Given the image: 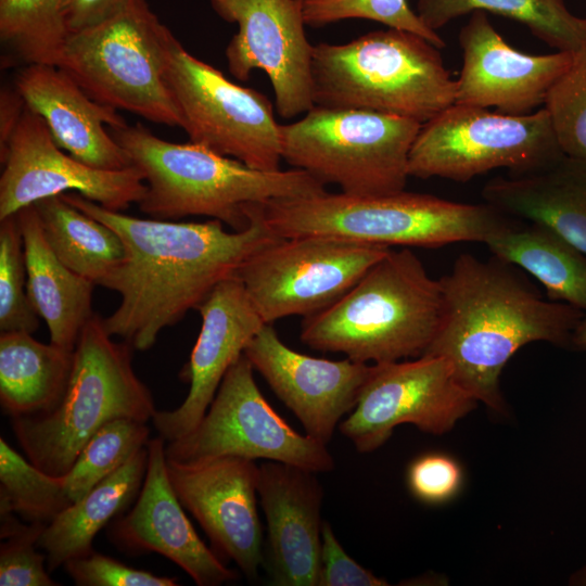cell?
I'll list each match as a JSON object with an SVG mask.
<instances>
[{
	"label": "cell",
	"instance_id": "obj_1",
	"mask_svg": "<svg viewBox=\"0 0 586 586\" xmlns=\"http://www.w3.org/2000/svg\"><path fill=\"white\" fill-rule=\"evenodd\" d=\"M61 195L112 228L123 241V262L100 284L120 295L119 305L103 323L110 335L119 336L137 351L151 348L165 328L196 309L251 255L280 239L263 218V203L246 206V229L227 231L217 219L180 222L139 218L105 208L76 192Z\"/></svg>",
	"mask_w": 586,
	"mask_h": 586
},
{
	"label": "cell",
	"instance_id": "obj_2",
	"mask_svg": "<svg viewBox=\"0 0 586 586\" xmlns=\"http://www.w3.org/2000/svg\"><path fill=\"white\" fill-rule=\"evenodd\" d=\"M440 280L443 313L423 355L443 356L461 385L492 409L505 408L500 373L522 346L536 341L571 345L584 311L545 300L498 258L459 255Z\"/></svg>",
	"mask_w": 586,
	"mask_h": 586
},
{
	"label": "cell",
	"instance_id": "obj_3",
	"mask_svg": "<svg viewBox=\"0 0 586 586\" xmlns=\"http://www.w3.org/2000/svg\"><path fill=\"white\" fill-rule=\"evenodd\" d=\"M109 130L143 176L146 190L138 205L151 218L207 216L241 231L250 225L249 204L326 191L305 170L256 169L191 141L161 139L140 123Z\"/></svg>",
	"mask_w": 586,
	"mask_h": 586
},
{
	"label": "cell",
	"instance_id": "obj_4",
	"mask_svg": "<svg viewBox=\"0 0 586 586\" xmlns=\"http://www.w3.org/2000/svg\"><path fill=\"white\" fill-rule=\"evenodd\" d=\"M443 313L440 280L410 250L392 251L340 300L304 318L301 341L365 364L420 357Z\"/></svg>",
	"mask_w": 586,
	"mask_h": 586
},
{
	"label": "cell",
	"instance_id": "obj_5",
	"mask_svg": "<svg viewBox=\"0 0 586 586\" xmlns=\"http://www.w3.org/2000/svg\"><path fill=\"white\" fill-rule=\"evenodd\" d=\"M280 238L326 235L391 247L485 242L510 219L492 205L467 204L405 190L381 195L329 193L262 204Z\"/></svg>",
	"mask_w": 586,
	"mask_h": 586
},
{
	"label": "cell",
	"instance_id": "obj_6",
	"mask_svg": "<svg viewBox=\"0 0 586 586\" xmlns=\"http://www.w3.org/2000/svg\"><path fill=\"white\" fill-rule=\"evenodd\" d=\"M311 79L316 106L372 111L420 124L453 105L457 91L438 48L395 28L342 44L313 46Z\"/></svg>",
	"mask_w": 586,
	"mask_h": 586
},
{
	"label": "cell",
	"instance_id": "obj_7",
	"mask_svg": "<svg viewBox=\"0 0 586 586\" xmlns=\"http://www.w3.org/2000/svg\"><path fill=\"white\" fill-rule=\"evenodd\" d=\"M127 342L117 343L95 314L74 348L65 392L49 411L12 418V430L26 458L50 475L62 477L105 423L117 418L146 422L156 408L137 377Z\"/></svg>",
	"mask_w": 586,
	"mask_h": 586
},
{
	"label": "cell",
	"instance_id": "obj_8",
	"mask_svg": "<svg viewBox=\"0 0 586 586\" xmlns=\"http://www.w3.org/2000/svg\"><path fill=\"white\" fill-rule=\"evenodd\" d=\"M178 42L146 0H123L104 20L69 33L55 65L105 106L182 128L166 78Z\"/></svg>",
	"mask_w": 586,
	"mask_h": 586
},
{
	"label": "cell",
	"instance_id": "obj_9",
	"mask_svg": "<svg viewBox=\"0 0 586 586\" xmlns=\"http://www.w3.org/2000/svg\"><path fill=\"white\" fill-rule=\"evenodd\" d=\"M419 122L365 110L314 106L280 125L281 155L293 168L355 195L405 190Z\"/></svg>",
	"mask_w": 586,
	"mask_h": 586
},
{
	"label": "cell",
	"instance_id": "obj_10",
	"mask_svg": "<svg viewBox=\"0 0 586 586\" xmlns=\"http://www.w3.org/2000/svg\"><path fill=\"white\" fill-rule=\"evenodd\" d=\"M563 156L544 107L511 115L454 103L421 125L408 174L464 182L497 168L531 174Z\"/></svg>",
	"mask_w": 586,
	"mask_h": 586
},
{
	"label": "cell",
	"instance_id": "obj_11",
	"mask_svg": "<svg viewBox=\"0 0 586 586\" xmlns=\"http://www.w3.org/2000/svg\"><path fill=\"white\" fill-rule=\"evenodd\" d=\"M242 355L225 374L207 411L184 436L168 442V460L192 464L219 457L264 459L328 472L334 459L326 445L293 430L259 391Z\"/></svg>",
	"mask_w": 586,
	"mask_h": 586
},
{
	"label": "cell",
	"instance_id": "obj_12",
	"mask_svg": "<svg viewBox=\"0 0 586 586\" xmlns=\"http://www.w3.org/2000/svg\"><path fill=\"white\" fill-rule=\"evenodd\" d=\"M390 250L326 235L280 238L235 276L266 323L306 318L340 300Z\"/></svg>",
	"mask_w": 586,
	"mask_h": 586
},
{
	"label": "cell",
	"instance_id": "obj_13",
	"mask_svg": "<svg viewBox=\"0 0 586 586\" xmlns=\"http://www.w3.org/2000/svg\"><path fill=\"white\" fill-rule=\"evenodd\" d=\"M166 78L191 142L262 170L280 169V124L269 99L175 46Z\"/></svg>",
	"mask_w": 586,
	"mask_h": 586
},
{
	"label": "cell",
	"instance_id": "obj_14",
	"mask_svg": "<svg viewBox=\"0 0 586 586\" xmlns=\"http://www.w3.org/2000/svg\"><path fill=\"white\" fill-rule=\"evenodd\" d=\"M476 402L443 356L372 364L356 406L339 429L359 453H371L404 423L443 434Z\"/></svg>",
	"mask_w": 586,
	"mask_h": 586
},
{
	"label": "cell",
	"instance_id": "obj_15",
	"mask_svg": "<svg viewBox=\"0 0 586 586\" xmlns=\"http://www.w3.org/2000/svg\"><path fill=\"white\" fill-rule=\"evenodd\" d=\"M0 220L42 199L69 191L122 212L138 204L146 190L143 176L135 166L103 170L65 154L43 118L27 106L0 150Z\"/></svg>",
	"mask_w": 586,
	"mask_h": 586
},
{
	"label": "cell",
	"instance_id": "obj_16",
	"mask_svg": "<svg viewBox=\"0 0 586 586\" xmlns=\"http://www.w3.org/2000/svg\"><path fill=\"white\" fill-rule=\"evenodd\" d=\"M304 0H209L238 31L226 48L229 73L241 81L255 69L268 76L277 113L296 117L311 110L313 44L305 35Z\"/></svg>",
	"mask_w": 586,
	"mask_h": 586
},
{
	"label": "cell",
	"instance_id": "obj_17",
	"mask_svg": "<svg viewBox=\"0 0 586 586\" xmlns=\"http://www.w3.org/2000/svg\"><path fill=\"white\" fill-rule=\"evenodd\" d=\"M179 501L204 530L212 549L232 560L254 581L264 563L263 528L257 512L259 467L241 457L184 464L166 458Z\"/></svg>",
	"mask_w": 586,
	"mask_h": 586
},
{
	"label": "cell",
	"instance_id": "obj_18",
	"mask_svg": "<svg viewBox=\"0 0 586 586\" xmlns=\"http://www.w3.org/2000/svg\"><path fill=\"white\" fill-rule=\"evenodd\" d=\"M243 355L308 436L328 445L344 415L357 404L372 364L316 358L285 345L271 323L252 339Z\"/></svg>",
	"mask_w": 586,
	"mask_h": 586
},
{
	"label": "cell",
	"instance_id": "obj_19",
	"mask_svg": "<svg viewBox=\"0 0 586 586\" xmlns=\"http://www.w3.org/2000/svg\"><path fill=\"white\" fill-rule=\"evenodd\" d=\"M201 330L180 379L190 384L184 400L152 417L158 436L167 442L190 431L207 411L230 367L266 324L238 276L220 281L199 305Z\"/></svg>",
	"mask_w": 586,
	"mask_h": 586
},
{
	"label": "cell",
	"instance_id": "obj_20",
	"mask_svg": "<svg viewBox=\"0 0 586 586\" xmlns=\"http://www.w3.org/2000/svg\"><path fill=\"white\" fill-rule=\"evenodd\" d=\"M165 440L148 442V467L133 507L111 522L107 536L130 555L157 552L180 566L199 586H218L238 578L196 534L167 473Z\"/></svg>",
	"mask_w": 586,
	"mask_h": 586
},
{
	"label": "cell",
	"instance_id": "obj_21",
	"mask_svg": "<svg viewBox=\"0 0 586 586\" xmlns=\"http://www.w3.org/2000/svg\"><path fill=\"white\" fill-rule=\"evenodd\" d=\"M458 41L463 62L455 103L495 107L511 115L528 114L544 104L548 90L573 58L564 51L534 55L515 50L483 11L471 13Z\"/></svg>",
	"mask_w": 586,
	"mask_h": 586
},
{
	"label": "cell",
	"instance_id": "obj_22",
	"mask_svg": "<svg viewBox=\"0 0 586 586\" xmlns=\"http://www.w3.org/2000/svg\"><path fill=\"white\" fill-rule=\"evenodd\" d=\"M257 495L267 521L263 566L271 584L318 586L323 489L316 472L266 460Z\"/></svg>",
	"mask_w": 586,
	"mask_h": 586
},
{
	"label": "cell",
	"instance_id": "obj_23",
	"mask_svg": "<svg viewBox=\"0 0 586 586\" xmlns=\"http://www.w3.org/2000/svg\"><path fill=\"white\" fill-rule=\"evenodd\" d=\"M13 86L26 106L43 118L56 144L73 157L103 170L132 166L105 128L125 127V118L91 99L65 71L52 64H26Z\"/></svg>",
	"mask_w": 586,
	"mask_h": 586
},
{
	"label": "cell",
	"instance_id": "obj_24",
	"mask_svg": "<svg viewBox=\"0 0 586 586\" xmlns=\"http://www.w3.org/2000/svg\"><path fill=\"white\" fill-rule=\"evenodd\" d=\"M482 196L506 216L549 228L586 255V162L564 155L538 171L495 178Z\"/></svg>",
	"mask_w": 586,
	"mask_h": 586
},
{
	"label": "cell",
	"instance_id": "obj_25",
	"mask_svg": "<svg viewBox=\"0 0 586 586\" xmlns=\"http://www.w3.org/2000/svg\"><path fill=\"white\" fill-rule=\"evenodd\" d=\"M23 238L27 294L49 330L50 342L74 349L92 311L95 284L66 267L42 233L35 205L16 213Z\"/></svg>",
	"mask_w": 586,
	"mask_h": 586
},
{
	"label": "cell",
	"instance_id": "obj_26",
	"mask_svg": "<svg viewBox=\"0 0 586 586\" xmlns=\"http://www.w3.org/2000/svg\"><path fill=\"white\" fill-rule=\"evenodd\" d=\"M148 447L66 507L44 527L39 540L49 572L93 551L95 535L135 502L148 467Z\"/></svg>",
	"mask_w": 586,
	"mask_h": 586
},
{
	"label": "cell",
	"instance_id": "obj_27",
	"mask_svg": "<svg viewBox=\"0 0 586 586\" xmlns=\"http://www.w3.org/2000/svg\"><path fill=\"white\" fill-rule=\"evenodd\" d=\"M25 331L0 335V404L11 418L51 410L62 398L74 349L44 344Z\"/></svg>",
	"mask_w": 586,
	"mask_h": 586
},
{
	"label": "cell",
	"instance_id": "obj_28",
	"mask_svg": "<svg viewBox=\"0 0 586 586\" xmlns=\"http://www.w3.org/2000/svg\"><path fill=\"white\" fill-rule=\"evenodd\" d=\"M509 220L485 240L493 255L536 278L549 300L586 313V255L549 228Z\"/></svg>",
	"mask_w": 586,
	"mask_h": 586
},
{
	"label": "cell",
	"instance_id": "obj_29",
	"mask_svg": "<svg viewBox=\"0 0 586 586\" xmlns=\"http://www.w3.org/2000/svg\"><path fill=\"white\" fill-rule=\"evenodd\" d=\"M34 205L49 246L76 273L100 285L123 262L125 247L119 235L62 195L42 199Z\"/></svg>",
	"mask_w": 586,
	"mask_h": 586
},
{
	"label": "cell",
	"instance_id": "obj_30",
	"mask_svg": "<svg viewBox=\"0 0 586 586\" xmlns=\"http://www.w3.org/2000/svg\"><path fill=\"white\" fill-rule=\"evenodd\" d=\"M474 11L491 12L524 24L558 51L586 48V18L574 15L564 0H417V14L432 30Z\"/></svg>",
	"mask_w": 586,
	"mask_h": 586
},
{
	"label": "cell",
	"instance_id": "obj_31",
	"mask_svg": "<svg viewBox=\"0 0 586 586\" xmlns=\"http://www.w3.org/2000/svg\"><path fill=\"white\" fill-rule=\"evenodd\" d=\"M68 30L62 0H0V39L25 64L55 65Z\"/></svg>",
	"mask_w": 586,
	"mask_h": 586
},
{
	"label": "cell",
	"instance_id": "obj_32",
	"mask_svg": "<svg viewBox=\"0 0 586 586\" xmlns=\"http://www.w3.org/2000/svg\"><path fill=\"white\" fill-rule=\"evenodd\" d=\"M69 505L63 476L40 470L0 437V514L49 524Z\"/></svg>",
	"mask_w": 586,
	"mask_h": 586
},
{
	"label": "cell",
	"instance_id": "obj_33",
	"mask_svg": "<svg viewBox=\"0 0 586 586\" xmlns=\"http://www.w3.org/2000/svg\"><path fill=\"white\" fill-rule=\"evenodd\" d=\"M150 441L145 422L117 418L100 428L63 476L72 504L81 499L98 483L124 466Z\"/></svg>",
	"mask_w": 586,
	"mask_h": 586
},
{
	"label": "cell",
	"instance_id": "obj_34",
	"mask_svg": "<svg viewBox=\"0 0 586 586\" xmlns=\"http://www.w3.org/2000/svg\"><path fill=\"white\" fill-rule=\"evenodd\" d=\"M544 109L562 153L586 162V48L573 53L548 90Z\"/></svg>",
	"mask_w": 586,
	"mask_h": 586
},
{
	"label": "cell",
	"instance_id": "obj_35",
	"mask_svg": "<svg viewBox=\"0 0 586 586\" xmlns=\"http://www.w3.org/2000/svg\"><path fill=\"white\" fill-rule=\"evenodd\" d=\"M39 316L27 294L23 238L16 214L0 220V330L34 333Z\"/></svg>",
	"mask_w": 586,
	"mask_h": 586
},
{
	"label": "cell",
	"instance_id": "obj_36",
	"mask_svg": "<svg viewBox=\"0 0 586 586\" xmlns=\"http://www.w3.org/2000/svg\"><path fill=\"white\" fill-rule=\"evenodd\" d=\"M305 25L322 27L348 18H364L423 37L438 49L443 38L430 29L412 11L407 0H304Z\"/></svg>",
	"mask_w": 586,
	"mask_h": 586
},
{
	"label": "cell",
	"instance_id": "obj_37",
	"mask_svg": "<svg viewBox=\"0 0 586 586\" xmlns=\"http://www.w3.org/2000/svg\"><path fill=\"white\" fill-rule=\"evenodd\" d=\"M14 513L0 514V585L1 586H55L49 575L47 557L39 552L38 540L47 526L44 523H21Z\"/></svg>",
	"mask_w": 586,
	"mask_h": 586
},
{
	"label": "cell",
	"instance_id": "obj_38",
	"mask_svg": "<svg viewBox=\"0 0 586 586\" xmlns=\"http://www.w3.org/2000/svg\"><path fill=\"white\" fill-rule=\"evenodd\" d=\"M67 574L79 586H177L176 578L158 576L131 568L119 560L95 552L68 560Z\"/></svg>",
	"mask_w": 586,
	"mask_h": 586
},
{
	"label": "cell",
	"instance_id": "obj_39",
	"mask_svg": "<svg viewBox=\"0 0 586 586\" xmlns=\"http://www.w3.org/2000/svg\"><path fill=\"white\" fill-rule=\"evenodd\" d=\"M407 483L412 495L419 500L440 504L457 494L462 483V471L447 455L430 453L410 463Z\"/></svg>",
	"mask_w": 586,
	"mask_h": 586
},
{
	"label": "cell",
	"instance_id": "obj_40",
	"mask_svg": "<svg viewBox=\"0 0 586 586\" xmlns=\"http://www.w3.org/2000/svg\"><path fill=\"white\" fill-rule=\"evenodd\" d=\"M388 583L356 562L323 521L318 586H386Z\"/></svg>",
	"mask_w": 586,
	"mask_h": 586
},
{
	"label": "cell",
	"instance_id": "obj_41",
	"mask_svg": "<svg viewBox=\"0 0 586 586\" xmlns=\"http://www.w3.org/2000/svg\"><path fill=\"white\" fill-rule=\"evenodd\" d=\"M123 0H71L63 15L69 33L99 23L113 13Z\"/></svg>",
	"mask_w": 586,
	"mask_h": 586
},
{
	"label": "cell",
	"instance_id": "obj_42",
	"mask_svg": "<svg viewBox=\"0 0 586 586\" xmlns=\"http://www.w3.org/2000/svg\"><path fill=\"white\" fill-rule=\"evenodd\" d=\"M26 104L13 88H4L0 97V150L3 149L11 138Z\"/></svg>",
	"mask_w": 586,
	"mask_h": 586
},
{
	"label": "cell",
	"instance_id": "obj_43",
	"mask_svg": "<svg viewBox=\"0 0 586 586\" xmlns=\"http://www.w3.org/2000/svg\"><path fill=\"white\" fill-rule=\"evenodd\" d=\"M571 345L581 349L586 348V313L573 332Z\"/></svg>",
	"mask_w": 586,
	"mask_h": 586
},
{
	"label": "cell",
	"instance_id": "obj_44",
	"mask_svg": "<svg viewBox=\"0 0 586 586\" xmlns=\"http://www.w3.org/2000/svg\"><path fill=\"white\" fill-rule=\"evenodd\" d=\"M571 584L586 586V566L581 569L571 577Z\"/></svg>",
	"mask_w": 586,
	"mask_h": 586
},
{
	"label": "cell",
	"instance_id": "obj_45",
	"mask_svg": "<svg viewBox=\"0 0 586 586\" xmlns=\"http://www.w3.org/2000/svg\"><path fill=\"white\" fill-rule=\"evenodd\" d=\"M71 2V0H62L63 10Z\"/></svg>",
	"mask_w": 586,
	"mask_h": 586
}]
</instances>
